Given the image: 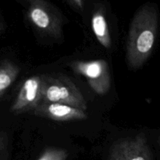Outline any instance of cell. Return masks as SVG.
I'll list each match as a JSON object with an SVG mask.
<instances>
[{"label": "cell", "instance_id": "obj_1", "mask_svg": "<svg viewBox=\"0 0 160 160\" xmlns=\"http://www.w3.org/2000/svg\"><path fill=\"white\" fill-rule=\"evenodd\" d=\"M159 26L156 6L145 4L136 12L130 27L127 43V59L131 69H138L152 52Z\"/></svg>", "mask_w": 160, "mask_h": 160}, {"label": "cell", "instance_id": "obj_2", "mask_svg": "<svg viewBox=\"0 0 160 160\" xmlns=\"http://www.w3.org/2000/svg\"><path fill=\"white\" fill-rule=\"evenodd\" d=\"M59 103L87 110V103L76 84L64 75H42L41 103Z\"/></svg>", "mask_w": 160, "mask_h": 160}, {"label": "cell", "instance_id": "obj_3", "mask_svg": "<svg viewBox=\"0 0 160 160\" xmlns=\"http://www.w3.org/2000/svg\"><path fill=\"white\" fill-rule=\"evenodd\" d=\"M27 17L30 23L42 34L56 38L62 36V14L48 2L44 0L28 2Z\"/></svg>", "mask_w": 160, "mask_h": 160}, {"label": "cell", "instance_id": "obj_4", "mask_svg": "<svg viewBox=\"0 0 160 160\" xmlns=\"http://www.w3.org/2000/svg\"><path fill=\"white\" fill-rule=\"evenodd\" d=\"M70 67L77 73L84 77L90 87L98 95H106L110 89V73L106 60L74 61L70 63Z\"/></svg>", "mask_w": 160, "mask_h": 160}, {"label": "cell", "instance_id": "obj_5", "mask_svg": "<svg viewBox=\"0 0 160 160\" xmlns=\"http://www.w3.org/2000/svg\"><path fill=\"white\" fill-rule=\"evenodd\" d=\"M42 75L27 78L20 86L10 107L15 115L32 112L42 102Z\"/></svg>", "mask_w": 160, "mask_h": 160}, {"label": "cell", "instance_id": "obj_6", "mask_svg": "<svg viewBox=\"0 0 160 160\" xmlns=\"http://www.w3.org/2000/svg\"><path fill=\"white\" fill-rule=\"evenodd\" d=\"M109 160H152V153L144 134L114 144L109 152Z\"/></svg>", "mask_w": 160, "mask_h": 160}, {"label": "cell", "instance_id": "obj_7", "mask_svg": "<svg viewBox=\"0 0 160 160\" xmlns=\"http://www.w3.org/2000/svg\"><path fill=\"white\" fill-rule=\"evenodd\" d=\"M32 113L38 117L59 122L84 120L88 118L85 111L59 103L42 102Z\"/></svg>", "mask_w": 160, "mask_h": 160}, {"label": "cell", "instance_id": "obj_8", "mask_svg": "<svg viewBox=\"0 0 160 160\" xmlns=\"http://www.w3.org/2000/svg\"><path fill=\"white\" fill-rule=\"evenodd\" d=\"M92 28L98 42L105 48H110L111 37L103 6H97L92 18Z\"/></svg>", "mask_w": 160, "mask_h": 160}, {"label": "cell", "instance_id": "obj_9", "mask_svg": "<svg viewBox=\"0 0 160 160\" xmlns=\"http://www.w3.org/2000/svg\"><path fill=\"white\" fill-rule=\"evenodd\" d=\"M20 68L8 59H0V101L19 76Z\"/></svg>", "mask_w": 160, "mask_h": 160}, {"label": "cell", "instance_id": "obj_10", "mask_svg": "<svg viewBox=\"0 0 160 160\" xmlns=\"http://www.w3.org/2000/svg\"><path fill=\"white\" fill-rule=\"evenodd\" d=\"M68 152L63 148H48L43 152L37 160H67Z\"/></svg>", "mask_w": 160, "mask_h": 160}, {"label": "cell", "instance_id": "obj_11", "mask_svg": "<svg viewBox=\"0 0 160 160\" xmlns=\"http://www.w3.org/2000/svg\"><path fill=\"white\" fill-rule=\"evenodd\" d=\"M9 141L8 134L5 131H0V160L9 159Z\"/></svg>", "mask_w": 160, "mask_h": 160}, {"label": "cell", "instance_id": "obj_12", "mask_svg": "<svg viewBox=\"0 0 160 160\" xmlns=\"http://www.w3.org/2000/svg\"><path fill=\"white\" fill-rule=\"evenodd\" d=\"M67 4L77 11H82L84 7V2L83 0H70L67 2Z\"/></svg>", "mask_w": 160, "mask_h": 160}, {"label": "cell", "instance_id": "obj_13", "mask_svg": "<svg viewBox=\"0 0 160 160\" xmlns=\"http://www.w3.org/2000/svg\"><path fill=\"white\" fill-rule=\"evenodd\" d=\"M6 23H5L4 20H2V17L0 16V35L4 32L5 30H6Z\"/></svg>", "mask_w": 160, "mask_h": 160}, {"label": "cell", "instance_id": "obj_14", "mask_svg": "<svg viewBox=\"0 0 160 160\" xmlns=\"http://www.w3.org/2000/svg\"><path fill=\"white\" fill-rule=\"evenodd\" d=\"M159 145H160V135H159Z\"/></svg>", "mask_w": 160, "mask_h": 160}]
</instances>
